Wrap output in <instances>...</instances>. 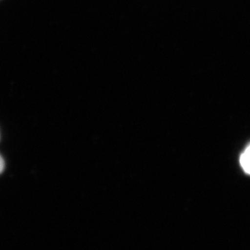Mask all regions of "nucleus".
Wrapping results in <instances>:
<instances>
[{"mask_svg":"<svg viewBox=\"0 0 250 250\" xmlns=\"http://www.w3.org/2000/svg\"><path fill=\"white\" fill-rule=\"evenodd\" d=\"M240 164L243 170L246 173L250 174V145L246 147L244 152L241 154Z\"/></svg>","mask_w":250,"mask_h":250,"instance_id":"obj_1","label":"nucleus"},{"mask_svg":"<svg viewBox=\"0 0 250 250\" xmlns=\"http://www.w3.org/2000/svg\"><path fill=\"white\" fill-rule=\"evenodd\" d=\"M4 159H3L2 156H1V172H3V171H4Z\"/></svg>","mask_w":250,"mask_h":250,"instance_id":"obj_2","label":"nucleus"}]
</instances>
